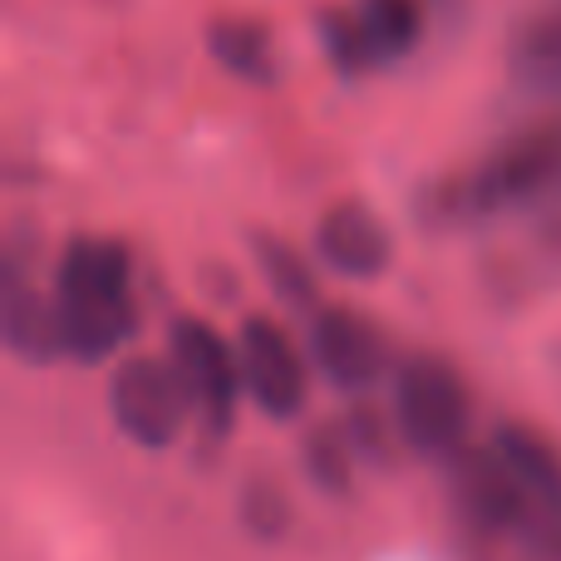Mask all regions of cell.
<instances>
[{
    "label": "cell",
    "mask_w": 561,
    "mask_h": 561,
    "mask_svg": "<svg viewBox=\"0 0 561 561\" xmlns=\"http://www.w3.org/2000/svg\"><path fill=\"white\" fill-rule=\"evenodd\" d=\"M533 207H561V114L513 128L473 163L428 178L414 197V222L458 237Z\"/></svg>",
    "instance_id": "cell-1"
},
{
    "label": "cell",
    "mask_w": 561,
    "mask_h": 561,
    "mask_svg": "<svg viewBox=\"0 0 561 561\" xmlns=\"http://www.w3.org/2000/svg\"><path fill=\"white\" fill-rule=\"evenodd\" d=\"M69 365H114L138 335V262L118 237H69L49 272Z\"/></svg>",
    "instance_id": "cell-2"
},
{
    "label": "cell",
    "mask_w": 561,
    "mask_h": 561,
    "mask_svg": "<svg viewBox=\"0 0 561 561\" xmlns=\"http://www.w3.org/2000/svg\"><path fill=\"white\" fill-rule=\"evenodd\" d=\"M385 404L409 454L448 463L473 444V385L448 355H434V350L404 355L389 375Z\"/></svg>",
    "instance_id": "cell-3"
},
{
    "label": "cell",
    "mask_w": 561,
    "mask_h": 561,
    "mask_svg": "<svg viewBox=\"0 0 561 561\" xmlns=\"http://www.w3.org/2000/svg\"><path fill=\"white\" fill-rule=\"evenodd\" d=\"M316 45L345 84L404 65L428 35V0H330L316 10Z\"/></svg>",
    "instance_id": "cell-4"
},
{
    "label": "cell",
    "mask_w": 561,
    "mask_h": 561,
    "mask_svg": "<svg viewBox=\"0 0 561 561\" xmlns=\"http://www.w3.org/2000/svg\"><path fill=\"white\" fill-rule=\"evenodd\" d=\"M163 355L173 359L178 379L193 404V428L207 444H227L247 409L242 365H237V340L217 330L207 316H173L163 335Z\"/></svg>",
    "instance_id": "cell-5"
},
{
    "label": "cell",
    "mask_w": 561,
    "mask_h": 561,
    "mask_svg": "<svg viewBox=\"0 0 561 561\" xmlns=\"http://www.w3.org/2000/svg\"><path fill=\"white\" fill-rule=\"evenodd\" d=\"M104 404L118 434L134 448H148V454L173 448L193 428V404H187V389L178 379L173 359L148 355V350H128L124 359H114Z\"/></svg>",
    "instance_id": "cell-6"
},
{
    "label": "cell",
    "mask_w": 561,
    "mask_h": 561,
    "mask_svg": "<svg viewBox=\"0 0 561 561\" xmlns=\"http://www.w3.org/2000/svg\"><path fill=\"white\" fill-rule=\"evenodd\" d=\"M300 320H306L300 340H306L310 369H316V379H325L335 394L359 399L375 385H389L399 359H394V345H389L385 325H379L369 310L345 306V300H320V306Z\"/></svg>",
    "instance_id": "cell-7"
},
{
    "label": "cell",
    "mask_w": 561,
    "mask_h": 561,
    "mask_svg": "<svg viewBox=\"0 0 561 561\" xmlns=\"http://www.w3.org/2000/svg\"><path fill=\"white\" fill-rule=\"evenodd\" d=\"M232 340H237L247 404L262 419H272V424H296L310 409V379H316L306 340L290 335L286 320L266 316V310H252V316L237 320Z\"/></svg>",
    "instance_id": "cell-8"
},
{
    "label": "cell",
    "mask_w": 561,
    "mask_h": 561,
    "mask_svg": "<svg viewBox=\"0 0 561 561\" xmlns=\"http://www.w3.org/2000/svg\"><path fill=\"white\" fill-rule=\"evenodd\" d=\"M310 256L325 276L369 286L394 266V232L365 197H335L310 222Z\"/></svg>",
    "instance_id": "cell-9"
},
{
    "label": "cell",
    "mask_w": 561,
    "mask_h": 561,
    "mask_svg": "<svg viewBox=\"0 0 561 561\" xmlns=\"http://www.w3.org/2000/svg\"><path fill=\"white\" fill-rule=\"evenodd\" d=\"M507 79L523 94L561 104V0H542L507 30Z\"/></svg>",
    "instance_id": "cell-10"
},
{
    "label": "cell",
    "mask_w": 561,
    "mask_h": 561,
    "mask_svg": "<svg viewBox=\"0 0 561 561\" xmlns=\"http://www.w3.org/2000/svg\"><path fill=\"white\" fill-rule=\"evenodd\" d=\"M5 345L25 365H55V359H65L55 296L39 290V280L20 266L15 247H10V262H5Z\"/></svg>",
    "instance_id": "cell-11"
},
{
    "label": "cell",
    "mask_w": 561,
    "mask_h": 561,
    "mask_svg": "<svg viewBox=\"0 0 561 561\" xmlns=\"http://www.w3.org/2000/svg\"><path fill=\"white\" fill-rule=\"evenodd\" d=\"M207 55L232 84L276 89L280 84V49L266 20L256 15H217L207 25Z\"/></svg>",
    "instance_id": "cell-12"
},
{
    "label": "cell",
    "mask_w": 561,
    "mask_h": 561,
    "mask_svg": "<svg viewBox=\"0 0 561 561\" xmlns=\"http://www.w3.org/2000/svg\"><path fill=\"white\" fill-rule=\"evenodd\" d=\"M252 262L256 272H262L266 290L276 296L280 310H296V316H310V310L320 306V262L310 252H300L296 242H286V237H256L252 242Z\"/></svg>",
    "instance_id": "cell-13"
},
{
    "label": "cell",
    "mask_w": 561,
    "mask_h": 561,
    "mask_svg": "<svg viewBox=\"0 0 561 561\" xmlns=\"http://www.w3.org/2000/svg\"><path fill=\"white\" fill-rule=\"evenodd\" d=\"M359 468L365 463L355 458V448H350L340 419H320V424H310L306 434H300V478H306L320 497H330V503L355 497Z\"/></svg>",
    "instance_id": "cell-14"
},
{
    "label": "cell",
    "mask_w": 561,
    "mask_h": 561,
    "mask_svg": "<svg viewBox=\"0 0 561 561\" xmlns=\"http://www.w3.org/2000/svg\"><path fill=\"white\" fill-rule=\"evenodd\" d=\"M232 507H237V527L262 547L286 542L290 527H296V503H290L286 483L272 473H247L242 483H237Z\"/></svg>",
    "instance_id": "cell-15"
},
{
    "label": "cell",
    "mask_w": 561,
    "mask_h": 561,
    "mask_svg": "<svg viewBox=\"0 0 561 561\" xmlns=\"http://www.w3.org/2000/svg\"><path fill=\"white\" fill-rule=\"evenodd\" d=\"M340 428H345L350 448H355V458L365 468H389L394 448H404L399 444V428H394L389 404H375L369 394L345 399V409H340Z\"/></svg>",
    "instance_id": "cell-16"
}]
</instances>
